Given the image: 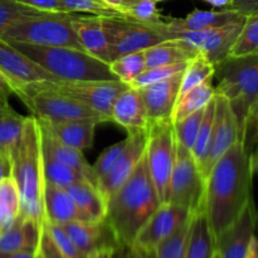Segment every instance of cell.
Instances as JSON below:
<instances>
[{
  "label": "cell",
  "mask_w": 258,
  "mask_h": 258,
  "mask_svg": "<svg viewBox=\"0 0 258 258\" xmlns=\"http://www.w3.org/2000/svg\"><path fill=\"white\" fill-rule=\"evenodd\" d=\"M254 168L256 163L236 141L209 171L204 213L214 241L252 201Z\"/></svg>",
  "instance_id": "6da1fadb"
},
{
  "label": "cell",
  "mask_w": 258,
  "mask_h": 258,
  "mask_svg": "<svg viewBox=\"0 0 258 258\" xmlns=\"http://www.w3.org/2000/svg\"><path fill=\"white\" fill-rule=\"evenodd\" d=\"M160 204L144 154L130 178L106 201L105 223L116 244L133 246L136 234Z\"/></svg>",
  "instance_id": "7a4b0ae2"
},
{
  "label": "cell",
  "mask_w": 258,
  "mask_h": 258,
  "mask_svg": "<svg viewBox=\"0 0 258 258\" xmlns=\"http://www.w3.org/2000/svg\"><path fill=\"white\" fill-rule=\"evenodd\" d=\"M10 159L12 178L19 190L20 216L43 224L45 221L43 208L44 176L40 131L34 116L25 117L22 136Z\"/></svg>",
  "instance_id": "3957f363"
},
{
  "label": "cell",
  "mask_w": 258,
  "mask_h": 258,
  "mask_svg": "<svg viewBox=\"0 0 258 258\" xmlns=\"http://www.w3.org/2000/svg\"><path fill=\"white\" fill-rule=\"evenodd\" d=\"M214 91L228 100L241 141L246 121L258 108V54L227 57L214 66Z\"/></svg>",
  "instance_id": "277c9868"
},
{
  "label": "cell",
  "mask_w": 258,
  "mask_h": 258,
  "mask_svg": "<svg viewBox=\"0 0 258 258\" xmlns=\"http://www.w3.org/2000/svg\"><path fill=\"white\" fill-rule=\"evenodd\" d=\"M60 81H115L110 64L83 50L8 42Z\"/></svg>",
  "instance_id": "5b68a950"
},
{
  "label": "cell",
  "mask_w": 258,
  "mask_h": 258,
  "mask_svg": "<svg viewBox=\"0 0 258 258\" xmlns=\"http://www.w3.org/2000/svg\"><path fill=\"white\" fill-rule=\"evenodd\" d=\"M72 13H42L23 18L8 27L0 38L7 42L83 50L72 27Z\"/></svg>",
  "instance_id": "8992f818"
},
{
  "label": "cell",
  "mask_w": 258,
  "mask_h": 258,
  "mask_svg": "<svg viewBox=\"0 0 258 258\" xmlns=\"http://www.w3.org/2000/svg\"><path fill=\"white\" fill-rule=\"evenodd\" d=\"M14 95L24 103L37 120L59 122L70 120H95L102 123L98 113L75 98L52 90L42 82L30 83L15 90Z\"/></svg>",
  "instance_id": "52a82bcc"
},
{
  "label": "cell",
  "mask_w": 258,
  "mask_h": 258,
  "mask_svg": "<svg viewBox=\"0 0 258 258\" xmlns=\"http://www.w3.org/2000/svg\"><path fill=\"white\" fill-rule=\"evenodd\" d=\"M175 154L176 140L171 118L149 123L145 148L146 165L161 203H166L168 199L169 180Z\"/></svg>",
  "instance_id": "ba28073f"
},
{
  "label": "cell",
  "mask_w": 258,
  "mask_h": 258,
  "mask_svg": "<svg viewBox=\"0 0 258 258\" xmlns=\"http://www.w3.org/2000/svg\"><path fill=\"white\" fill-rule=\"evenodd\" d=\"M206 184L190 151L176 144L166 202L183 207L191 216L202 213L206 204Z\"/></svg>",
  "instance_id": "9c48e42d"
},
{
  "label": "cell",
  "mask_w": 258,
  "mask_h": 258,
  "mask_svg": "<svg viewBox=\"0 0 258 258\" xmlns=\"http://www.w3.org/2000/svg\"><path fill=\"white\" fill-rule=\"evenodd\" d=\"M52 90L75 98L111 122V107L120 92L128 86L121 81H44Z\"/></svg>",
  "instance_id": "30bf717a"
},
{
  "label": "cell",
  "mask_w": 258,
  "mask_h": 258,
  "mask_svg": "<svg viewBox=\"0 0 258 258\" xmlns=\"http://www.w3.org/2000/svg\"><path fill=\"white\" fill-rule=\"evenodd\" d=\"M103 25L110 43L111 62L120 55L145 50L166 40L155 24H143L126 18H103Z\"/></svg>",
  "instance_id": "8fae6325"
},
{
  "label": "cell",
  "mask_w": 258,
  "mask_h": 258,
  "mask_svg": "<svg viewBox=\"0 0 258 258\" xmlns=\"http://www.w3.org/2000/svg\"><path fill=\"white\" fill-rule=\"evenodd\" d=\"M246 18L228 23L222 27L199 30V32H174L169 34L168 39L184 40L198 54H202L212 64L217 66L228 57L229 50L237 35L241 32Z\"/></svg>",
  "instance_id": "7c38bea8"
},
{
  "label": "cell",
  "mask_w": 258,
  "mask_h": 258,
  "mask_svg": "<svg viewBox=\"0 0 258 258\" xmlns=\"http://www.w3.org/2000/svg\"><path fill=\"white\" fill-rule=\"evenodd\" d=\"M185 208L173 203H161L148 219L134 239L133 246L140 252H149L175 233L184 223L191 219Z\"/></svg>",
  "instance_id": "4fadbf2b"
},
{
  "label": "cell",
  "mask_w": 258,
  "mask_h": 258,
  "mask_svg": "<svg viewBox=\"0 0 258 258\" xmlns=\"http://www.w3.org/2000/svg\"><path fill=\"white\" fill-rule=\"evenodd\" d=\"M236 141H238V128L228 100L216 93V110H214L211 143H209L206 161L202 168V175L206 179V183L207 176L214 164Z\"/></svg>",
  "instance_id": "5bb4252c"
},
{
  "label": "cell",
  "mask_w": 258,
  "mask_h": 258,
  "mask_svg": "<svg viewBox=\"0 0 258 258\" xmlns=\"http://www.w3.org/2000/svg\"><path fill=\"white\" fill-rule=\"evenodd\" d=\"M0 71L12 82L14 88L42 81H57L52 73L35 63L10 43L0 38Z\"/></svg>",
  "instance_id": "9a60e30c"
},
{
  "label": "cell",
  "mask_w": 258,
  "mask_h": 258,
  "mask_svg": "<svg viewBox=\"0 0 258 258\" xmlns=\"http://www.w3.org/2000/svg\"><path fill=\"white\" fill-rule=\"evenodd\" d=\"M256 214L252 201L238 217L216 238V249L222 258H244L256 238Z\"/></svg>",
  "instance_id": "2e32d148"
},
{
  "label": "cell",
  "mask_w": 258,
  "mask_h": 258,
  "mask_svg": "<svg viewBox=\"0 0 258 258\" xmlns=\"http://www.w3.org/2000/svg\"><path fill=\"white\" fill-rule=\"evenodd\" d=\"M128 143L123 153L117 159L112 168L97 181V189L105 201H107L133 174L139 161L143 159L146 148L148 130L143 133L127 135Z\"/></svg>",
  "instance_id": "e0dca14e"
},
{
  "label": "cell",
  "mask_w": 258,
  "mask_h": 258,
  "mask_svg": "<svg viewBox=\"0 0 258 258\" xmlns=\"http://www.w3.org/2000/svg\"><path fill=\"white\" fill-rule=\"evenodd\" d=\"M183 72L139 88L148 113L149 122L171 118L176 100L180 95ZM138 90V88H136Z\"/></svg>",
  "instance_id": "ac0fdd59"
},
{
  "label": "cell",
  "mask_w": 258,
  "mask_h": 258,
  "mask_svg": "<svg viewBox=\"0 0 258 258\" xmlns=\"http://www.w3.org/2000/svg\"><path fill=\"white\" fill-rule=\"evenodd\" d=\"M246 18L231 9H222L218 12H204V10H194L190 14L178 19L161 20L155 23L156 29L165 39H168L169 34L174 32H199V30L212 29L226 25L228 23Z\"/></svg>",
  "instance_id": "d6986e66"
},
{
  "label": "cell",
  "mask_w": 258,
  "mask_h": 258,
  "mask_svg": "<svg viewBox=\"0 0 258 258\" xmlns=\"http://www.w3.org/2000/svg\"><path fill=\"white\" fill-rule=\"evenodd\" d=\"M111 122L125 128L127 135L148 130L150 122L140 91L127 87L118 93L111 107Z\"/></svg>",
  "instance_id": "ffe728a7"
},
{
  "label": "cell",
  "mask_w": 258,
  "mask_h": 258,
  "mask_svg": "<svg viewBox=\"0 0 258 258\" xmlns=\"http://www.w3.org/2000/svg\"><path fill=\"white\" fill-rule=\"evenodd\" d=\"M72 27L83 50L92 57L110 64L111 49L103 25V17L73 14Z\"/></svg>",
  "instance_id": "44dd1931"
},
{
  "label": "cell",
  "mask_w": 258,
  "mask_h": 258,
  "mask_svg": "<svg viewBox=\"0 0 258 258\" xmlns=\"http://www.w3.org/2000/svg\"><path fill=\"white\" fill-rule=\"evenodd\" d=\"M62 227L72 239L73 244L85 257L100 247L116 246L112 233L105 221H73L63 224Z\"/></svg>",
  "instance_id": "7402d4cb"
},
{
  "label": "cell",
  "mask_w": 258,
  "mask_h": 258,
  "mask_svg": "<svg viewBox=\"0 0 258 258\" xmlns=\"http://www.w3.org/2000/svg\"><path fill=\"white\" fill-rule=\"evenodd\" d=\"M50 135L60 143L77 149L80 151L90 150L95 141V133L98 122L95 120H70L59 122L37 120Z\"/></svg>",
  "instance_id": "603a6c76"
},
{
  "label": "cell",
  "mask_w": 258,
  "mask_h": 258,
  "mask_svg": "<svg viewBox=\"0 0 258 258\" xmlns=\"http://www.w3.org/2000/svg\"><path fill=\"white\" fill-rule=\"evenodd\" d=\"M43 208H44V222L49 223L63 226L73 221H86L71 194L63 186L44 183Z\"/></svg>",
  "instance_id": "cb8c5ba5"
},
{
  "label": "cell",
  "mask_w": 258,
  "mask_h": 258,
  "mask_svg": "<svg viewBox=\"0 0 258 258\" xmlns=\"http://www.w3.org/2000/svg\"><path fill=\"white\" fill-rule=\"evenodd\" d=\"M38 126H39L40 145H42L43 150L47 151L55 160L60 161L64 165L72 168L73 170L81 174L86 181H88V183L92 184V185H95L97 188V178H96L95 173H93L92 165H90L87 163V160L83 156L82 151L60 143L54 136L50 135L44 127H42L39 123H38Z\"/></svg>",
  "instance_id": "d4e9b609"
},
{
  "label": "cell",
  "mask_w": 258,
  "mask_h": 258,
  "mask_svg": "<svg viewBox=\"0 0 258 258\" xmlns=\"http://www.w3.org/2000/svg\"><path fill=\"white\" fill-rule=\"evenodd\" d=\"M43 224L20 216L8 229L0 232V253L34 249L39 246Z\"/></svg>",
  "instance_id": "484cf974"
},
{
  "label": "cell",
  "mask_w": 258,
  "mask_h": 258,
  "mask_svg": "<svg viewBox=\"0 0 258 258\" xmlns=\"http://www.w3.org/2000/svg\"><path fill=\"white\" fill-rule=\"evenodd\" d=\"M198 53L184 40L166 39L145 49V67L154 68L189 62Z\"/></svg>",
  "instance_id": "4316f807"
},
{
  "label": "cell",
  "mask_w": 258,
  "mask_h": 258,
  "mask_svg": "<svg viewBox=\"0 0 258 258\" xmlns=\"http://www.w3.org/2000/svg\"><path fill=\"white\" fill-rule=\"evenodd\" d=\"M66 189L71 194L86 221H105L106 201L95 185L86 180H78Z\"/></svg>",
  "instance_id": "83f0119b"
},
{
  "label": "cell",
  "mask_w": 258,
  "mask_h": 258,
  "mask_svg": "<svg viewBox=\"0 0 258 258\" xmlns=\"http://www.w3.org/2000/svg\"><path fill=\"white\" fill-rule=\"evenodd\" d=\"M216 252V242L204 212L193 216L190 222L188 244L184 258H212Z\"/></svg>",
  "instance_id": "f1b7e54d"
},
{
  "label": "cell",
  "mask_w": 258,
  "mask_h": 258,
  "mask_svg": "<svg viewBox=\"0 0 258 258\" xmlns=\"http://www.w3.org/2000/svg\"><path fill=\"white\" fill-rule=\"evenodd\" d=\"M212 81H213V78H209V80L204 81L201 85L190 88L189 91L184 92L183 95L179 96L178 100H176L175 107L173 110V115H171L173 122L183 120L186 116L206 107L207 103L216 95Z\"/></svg>",
  "instance_id": "f546056e"
},
{
  "label": "cell",
  "mask_w": 258,
  "mask_h": 258,
  "mask_svg": "<svg viewBox=\"0 0 258 258\" xmlns=\"http://www.w3.org/2000/svg\"><path fill=\"white\" fill-rule=\"evenodd\" d=\"M25 116L14 110L9 102L0 105V151L12 155L22 136Z\"/></svg>",
  "instance_id": "4dcf8cb0"
},
{
  "label": "cell",
  "mask_w": 258,
  "mask_h": 258,
  "mask_svg": "<svg viewBox=\"0 0 258 258\" xmlns=\"http://www.w3.org/2000/svg\"><path fill=\"white\" fill-rule=\"evenodd\" d=\"M20 214V197L12 175L0 181V232L9 228Z\"/></svg>",
  "instance_id": "1f68e13d"
},
{
  "label": "cell",
  "mask_w": 258,
  "mask_h": 258,
  "mask_svg": "<svg viewBox=\"0 0 258 258\" xmlns=\"http://www.w3.org/2000/svg\"><path fill=\"white\" fill-rule=\"evenodd\" d=\"M214 110H216V95L214 97L207 103L203 111V117H202L201 126H199L198 134H197L196 143L191 148V155L198 165L199 170L202 173V168L206 161L207 154H208L209 143H211L212 136V127H213V118H214Z\"/></svg>",
  "instance_id": "d6a6232c"
},
{
  "label": "cell",
  "mask_w": 258,
  "mask_h": 258,
  "mask_svg": "<svg viewBox=\"0 0 258 258\" xmlns=\"http://www.w3.org/2000/svg\"><path fill=\"white\" fill-rule=\"evenodd\" d=\"M193 218V217H191ZM190 221L184 223L175 233L171 234L169 238L161 242L160 244L151 251L145 252V258H184L185 257L186 244H188L189 231H190Z\"/></svg>",
  "instance_id": "836d02e7"
},
{
  "label": "cell",
  "mask_w": 258,
  "mask_h": 258,
  "mask_svg": "<svg viewBox=\"0 0 258 258\" xmlns=\"http://www.w3.org/2000/svg\"><path fill=\"white\" fill-rule=\"evenodd\" d=\"M42 146V145H40ZM42 164H43V176L44 183L54 184V185L67 188L71 184L78 180H85L81 174L73 170L70 166L64 165L60 161L55 160L52 155L42 149Z\"/></svg>",
  "instance_id": "e575fe53"
},
{
  "label": "cell",
  "mask_w": 258,
  "mask_h": 258,
  "mask_svg": "<svg viewBox=\"0 0 258 258\" xmlns=\"http://www.w3.org/2000/svg\"><path fill=\"white\" fill-rule=\"evenodd\" d=\"M253 54H258V14H251L246 18L228 57H247Z\"/></svg>",
  "instance_id": "d590c367"
},
{
  "label": "cell",
  "mask_w": 258,
  "mask_h": 258,
  "mask_svg": "<svg viewBox=\"0 0 258 258\" xmlns=\"http://www.w3.org/2000/svg\"><path fill=\"white\" fill-rule=\"evenodd\" d=\"M110 70L118 81L128 86L146 70L145 50L120 55L110 63Z\"/></svg>",
  "instance_id": "8d00e7d4"
},
{
  "label": "cell",
  "mask_w": 258,
  "mask_h": 258,
  "mask_svg": "<svg viewBox=\"0 0 258 258\" xmlns=\"http://www.w3.org/2000/svg\"><path fill=\"white\" fill-rule=\"evenodd\" d=\"M66 13L88 14L103 18H126L120 9L102 0H58Z\"/></svg>",
  "instance_id": "74e56055"
},
{
  "label": "cell",
  "mask_w": 258,
  "mask_h": 258,
  "mask_svg": "<svg viewBox=\"0 0 258 258\" xmlns=\"http://www.w3.org/2000/svg\"><path fill=\"white\" fill-rule=\"evenodd\" d=\"M214 77V64H212L206 57L202 54H197L191 58L183 71L180 85V95L189 91L190 88L201 85L204 81ZM179 95V96H180Z\"/></svg>",
  "instance_id": "f35d334b"
},
{
  "label": "cell",
  "mask_w": 258,
  "mask_h": 258,
  "mask_svg": "<svg viewBox=\"0 0 258 258\" xmlns=\"http://www.w3.org/2000/svg\"><path fill=\"white\" fill-rule=\"evenodd\" d=\"M121 10L126 19L143 24H155L163 20L154 0H128Z\"/></svg>",
  "instance_id": "ab89813d"
},
{
  "label": "cell",
  "mask_w": 258,
  "mask_h": 258,
  "mask_svg": "<svg viewBox=\"0 0 258 258\" xmlns=\"http://www.w3.org/2000/svg\"><path fill=\"white\" fill-rule=\"evenodd\" d=\"M203 111L204 108H202V110H198L191 115L186 116L183 120L173 122L176 144L188 149L189 151H191V148L196 143L197 134H198L199 126H201L202 117H203Z\"/></svg>",
  "instance_id": "60d3db41"
},
{
  "label": "cell",
  "mask_w": 258,
  "mask_h": 258,
  "mask_svg": "<svg viewBox=\"0 0 258 258\" xmlns=\"http://www.w3.org/2000/svg\"><path fill=\"white\" fill-rule=\"evenodd\" d=\"M188 62L183 63H176V64L171 66H160V67H154V68H146L139 77H136L133 82L128 85V87L133 88H143L145 86L153 85V83L163 81L165 78L171 77V76L180 73L185 70Z\"/></svg>",
  "instance_id": "b9f144b4"
},
{
  "label": "cell",
  "mask_w": 258,
  "mask_h": 258,
  "mask_svg": "<svg viewBox=\"0 0 258 258\" xmlns=\"http://www.w3.org/2000/svg\"><path fill=\"white\" fill-rule=\"evenodd\" d=\"M40 10L33 9V8L24 7L13 0H0V35L7 29L8 27L18 20L27 17H33V15L42 14Z\"/></svg>",
  "instance_id": "7bdbcfd3"
},
{
  "label": "cell",
  "mask_w": 258,
  "mask_h": 258,
  "mask_svg": "<svg viewBox=\"0 0 258 258\" xmlns=\"http://www.w3.org/2000/svg\"><path fill=\"white\" fill-rule=\"evenodd\" d=\"M44 228L47 231L48 236L50 237L53 243L57 246V248L62 252L67 258H85L82 253L77 249V247L73 244L72 239L67 234V232L63 229L62 226L49 222H44Z\"/></svg>",
  "instance_id": "ee69618b"
},
{
  "label": "cell",
  "mask_w": 258,
  "mask_h": 258,
  "mask_svg": "<svg viewBox=\"0 0 258 258\" xmlns=\"http://www.w3.org/2000/svg\"><path fill=\"white\" fill-rule=\"evenodd\" d=\"M127 143L128 138H126L123 139V140L118 141V143L113 144V145L108 146L107 149H105V150L101 153V155L98 156L96 163L92 165L93 173H95L96 178H97V181L98 179L102 178V176L112 168L113 164L117 161V159L120 158L121 154H122L123 150L126 149Z\"/></svg>",
  "instance_id": "f6af8a7d"
},
{
  "label": "cell",
  "mask_w": 258,
  "mask_h": 258,
  "mask_svg": "<svg viewBox=\"0 0 258 258\" xmlns=\"http://www.w3.org/2000/svg\"><path fill=\"white\" fill-rule=\"evenodd\" d=\"M38 256L39 258H67L57 248V246L53 243L50 237L48 236L44 228V223H43L39 246H38Z\"/></svg>",
  "instance_id": "bcb514c9"
},
{
  "label": "cell",
  "mask_w": 258,
  "mask_h": 258,
  "mask_svg": "<svg viewBox=\"0 0 258 258\" xmlns=\"http://www.w3.org/2000/svg\"><path fill=\"white\" fill-rule=\"evenodd\" d=\"M24 7L33 8V9L40 10L47 13H66L60 7L58 0H13Z\"/></svg>",
  "instance_id": "7dc6e473"
},
{
  "label": "cell",
  "mask_w": 258,
  "mask_h": 258,
  "mask_svg": "<svg viewBox=\"0 0 258 258\" xmlns=\"http://www.w3.org/2000/svg\"><path fill=\"white\" fill-rule=\"evenodd\" d=\"M227 9L234 10L243 17L258 14V0H232Z\"/></svg>",
  "instance_id": "c3c4849f"
},
{
  "label": "cell",
  "mask_w": 258,
  "mask_h": 258,
  "mask_svg": "<svg viewBox=\"0 0 258 258\" xmlns=\"http://www.w3.org/2000/svg\"><path fill=\"white\" fill-rule=\"evenodd\" d=\"M15 88L9 80L4 76V73L0 71V103L9 102L10 96L14 95Z\"/></svg>",
  "instance_id": "681fc988"
},
{
  "label": "cell",
  "mask_w": 258,
  "mask_h": 258,
  "mask_svg": "<svg viewBox=\"0 0 258 258\" xmlns=\"http://www.w3.org/2000/svg\"><path fill=\"white\" fill-rule=\"evenodd\" d=\"M12 175V159L0 151V181Z\"/></svg>",
  "instance_id": "f907efd6"
},
{
  "label": "cell",
  "mask_w": 258,
  "mask_h": 258,
  "mask_svg": "<svg viewBox=\"0 0 258 258\" xmlns=\"http://www.w3.org/2000/svg\"><path fill=\"white\" fill-rule=\"evenodd\" d=\"M0 258H39L38 249H23V251L10 252V253H0Z\"/></svg>",
  "instance_id": "816d5d0a"
},
{
  "label": "cell",
  "mask_w": 258,
  "mask_h": 258,
  "mask_svg": "<svg viewBox=\"0 0 258 258\" xmlns=\"http://www.w3.org/2000/svg\"><path fill=\"white\" fill-rule=\"evenodd\" d=\"M115 246H103L88 253L85 258H112Z\"/></svg>",
  "instance_id": "f5cc1de1"
},
{
  "label": "cell",
  "mask_w": 258,
  "mask_h": 258,
  "mask_svg": "<svg viewBox=\"0 0 258 258\" xmlns=\"http://www.w3.org/2000/svg\"><path fill=\"white\" fill-rule=\"evenodd\" d=\"M112 258H133V247L125 244H116Z\"/></svg>",
  "instance_id": "db71d44e"
},
{
  "label": "cell",
  "mask_w": 258,
  "mask_h": 258,
  "mask_svg": "<svg viewBox=\"0 0 258 258\" xmlns=\"http://www.w3.org/2000/svg\"><path fill=\"white\" fill-rule=\"evenodd\" d=\"M204 2L209 3V4L213 5V7L222 8V9H227V8L229 7V4H231L232 0H204Z\"/></svg>",
  "instance_id": "11a10c76"
},
{
  "label": "cell",
  "mask_w": 258,
  "mask_h": 258,
  "mask_svg": "<svg viewBox=\"0 0 258 258\" xmlns=\"http://www.w3.org/2000/svg\"><path fill=\"white\" fill-rule=\"evenodd\" d=\"M257 249H258L257 238H254L253 241H252L251 246H249V249H248V252H247V254H246V256H244V258H258V254H257Z\"/></svg>",
  "instance_id": "9f6ffc18"
},
{
  "label": "cell",
  "mask_w": 258,
  "mask_h": 258,
  "mask_svg": "<svg viewBox=\"0 0 258 258\" xmlns=\"http://www.w3.org/2000/svg\"><path fill=\"white\" fill-rule=\"evenodd\" d=\"M102 2L107 3L108 5H111V7H115V8H117V9L121 10L122 9L123 5H125L128 0H102ZM121 12H122V10H121Z\"/></svg>",
  "instance_id": "6f0895ef"
},
{
  "label": "cell",
  "mask_w": 258,
  "mask_h": 258,
  "mask_svg": "<svg viewBox=\"0 0 258 258\" xmlns=\"http://www.w3.org/2000/svg\"><path fill=\"white\" fill-rule=\"evenodd\" d=\"M133 258H145V256H144L143 252L138 251V249H135L133 247Z\"/></svg>",
  "instance_id": "680465c9"
},
{
  "label": "cell",
  "mask_w": 258,
  "mask_h": 258,
  "mask_svg": "<svg viewBox=\"0 0 258 258\" xmlns=\"http://www.w3.org/2000/svg\"><path fill=\"white\" fill-rule=\"evenodd\" d=\"M212 258H222V257H221V254H219V252L216 249V252H214L213 257H212Z\"/></svg>",
  "instance_id": "91938a15"
},
{
  "label": "cell",
  "mask_w": 258,
  "mask_h": 258,
  "mask_svg": "<svg viewBox=\"0 0 258 258\" xmlns=\"http://www.w3.org/2000/svg\"><path fill=\"white\" fill-rule=\"evenodd\" d=\"M154 2H156V3H158V2H161V0H154Z\"/></svg>",
  "instance_id": "94428289"
}]
</instances>
